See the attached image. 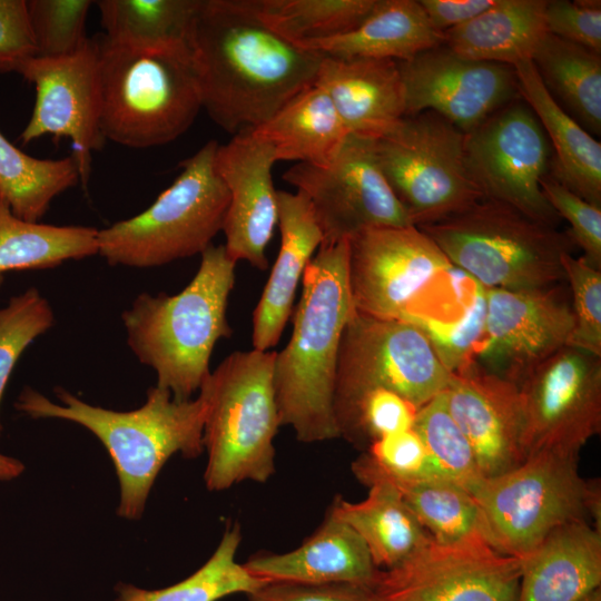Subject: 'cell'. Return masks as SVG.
<instances>
[{
  "mask_svg": "<svg viewBox=\"0 0 601 601\" xmlns=\"http://www.w3.org/2000/svg\"><path fill=\"white\" fill-rule=\"evenodd\" d=\"M188 49L203 109L234 136L313 86L323 58L268 28L254 0H199Z\"/></svg>",
  "mask_w": 601,
  "mask_h": 601,
  "instance_id": "cell-1",
  "label": "cell"
},
{
  "mask_svg": "<svg viewBox=\"0 0 601 601\" xmlns=\"http://www.w3.org/2000/svg\"><path fill=\"white\" fill-rule=\"evenodd\" d=\"M348 240L321 246L305 268L293 333L276 352L273 382L280 424L303 443L339 437L333 400L339 342L353 304Z\"/></svg>",
  "mask_w": 601,
  "mask_h": 601,
  "instance_id": "cell-2",
  "label": "cell"
},
{
  "mask_svg": "<svg viewBox=\"0 0 601 601\" xmlns=\"http://www.w3.org/2000/svg\"><path fill=\"white\" fill-rule=\"evenodd\" d=\"M55 394L61 404L26 387L16 407L33 418L75 422L100 440L118 475L117 513L121 518L141 516L150 489L171 455L194 459L205 450L206 400L201 393L195 400L178 401L169 391L154 386L147 391L146 402L128 412L90 405L62 387H56Z\"/></svg>",
  "mask_w": 601,
  "mask_h": 601,
  "instance_id": "cell-3",
  "label": "cell"
},
{
  "mask_svg": "<svg viewBox=\"0 0 601 601\" xmlns=\"http://www.w3.org/2000/svg\"><path fill=\"white\" fill-rule=\"evenodd\" d=\"M190 283L178 294H139L122 312L127 344L156 373V386L190 400L210 375L216 343L231 336L226 317L236 263L210 245Z\"/></svg>",
  "mask_w": 601,
  "mask_h": 601,
  "instance_id": "cell-4",
  "label": "cell"
},
{
  "mask_svg": "<svg viewBox=\"0 0 601 601\" xmlns=\"http://www.w3.org/2000/svg\"><path fill=\"white\" fill-rule=\"evenodd\" d=\"M449 262L485 288L534 289L565 279L561 258L569 234L490 198L416 226Z\"/></svg>",
  "mask_w": 601,
  "mask_h": 601,
  "instance_id": "cell-5",
  "label": "cell"
},
{
  "mask_svg": "<svg viewBox=\"0 0 601 601\" xmlns=\"http://www.w3.org/2000/svg\"><path fill=\"white\" fill-rule=\"evenodd\" d=\"M276 352L237 351L201 385L206 400L204 474L209 491L244 481L265 483L275 473L274 439L282 426L273 372Z\"/></svg>",
  "mask_w": 601,
  "mask_h": 601,
  "instance_id": "cell-6",
  "label": "cell"
},
{
  "mask_svg": "<svg viewBox=\"0 0 601 601\" xmlns=\"http://www.w3.org/2000/svg\"><path fill=\"white\" fill-rule=\"evenodd\" d=\"M100 129L129 148L166 145L201 107L189 50H148L99 41Z\"/></svg>",
  "mask_w": 601,
  "mask_h": 601,
  "instance_id": "cell-7",
  "label": "cell"
},
{
  "mask_svg": "<svg viewBox=\"0 0 601 601\" xmlns=\"http://www.w3.org/2000/svg\"><path fill=\"white\" fill-rule=\"evenodd\" d=\"M485 541L496 552L521 559L554 529L585 520L601 530L599 480H585L578 456L538 453L516 467L479 481L470 491Z\"/></svg>",
  "mask_w": 601,
  "mask_h": 601,
  "instance_id": "cell-8",
  "label": "cell"
},
{
  "mask_svg": "<svg viewBox=\"0 0 601 601\" xmlns=\"http://www.w3.org/2000/svg\"><path fill=\"white\" fill-rule=\"evenodd\" d=\"M207 141L140 214L98 229V254L111 266L149 268L203 254L223 229L228 190Z\"/></svg>",
  "mask_w": 601,
  "mask_h": 601,
  "instance_id": "cell-9",
  "label": "cell"
},
{
  "mask_svg": "<svg viewBox=\"0 0 601 601\" xmlns=\"http://www.w3.org/2000/svg\"><path fill=\"white\" fill-rule=\"evenodd\" d=\"M464 138L465 132L426 110L403 117L371 139L377 164L414 226L445 218L483 198L466 167Z\"/></svg>",
  "mask_w": 601,
  "mask_h": 601,
  "instance_id": "cell-10",
  "label": "cell"
},
{
  "mask_svg": "<svg viewBox=\"0 0 601 601\" xmlns=\"http://www.w3.org/2000/svg\"><path fill=\"white\" fill-rule=\"evenodd\" d=\"M451 375L416 325L353 309L339 342L333 410L374 388L420 408L446 388Z\"/></svg>",
  "mask_w": 601,
  "mask_h": 601,
  "instance_id": "cell-11",
  "label": "cell"
},
{
  "mask_svg": "<svg viewBox=\"0 0 601 601\" xmlns=\"http://www.w3.org/2000/svg\"><path fill=\"white\" fill-rule=\"evenodd\" d=\"M525 459L579 456L601 431V356L564 346L516 380Z\"/></svg>",
  "mask_w": 601,
  "mask_h": 601,
  "instance_id": "cell-12",
  "label": "cell"
},
{
  "mask_svg": "<svg viewBox=\"0 0 601 601\" xmlns=\"http://www.w3.org/2000/svg\"><path fill=\"white\" fill-rule=\"evenodd\" d=\"M464 152L471 178L484 198L505 203L558 227L560 217L540 186L550 169L549 139L521 97L466 132Z\"/></svg>",
  "mask_w": 601,
  "mask_h": 601,
  "instance_id": "cell-13",
  "label": "cell"
},
{
  "mask_svg": "<svg viewBox=\"0 0 601 601\" xmlns=\"http://www.w3.org/2000/svg\"><path fill=\"white\" fill-rule=\"evenodd\" d=\"M283 179L311 201L323 233L321 246L366 229L414 226L381 170L371 139L349 134L328 164L294 165Z\"/></svg>",
  "mask_w": 601,
  "mask_h": 601,
  "instance_id": "cell-14",
  "label": "cell"
},
{
  "mask_svg": "<svg viewBox=\"0 0 601 601\" xmlns=\"http://www.w3.org/2000/svg\"><path fill=\"white\" fill-rule=\"evenodd\" d=\"M452 267L416 226L359 231L348 239L353 308L377 318L405 321L420 295Z\"/></svg>",
  "mask_w": 601,
  "mask_h": 601,
  "instance_id": "cell-15",
  "label": "cell"
},
{
  "mask_svg": "<svg viewBox=\"0 0 601 601\" xmlns=\"http://www.w3.org/2000/svg\"><path fill=\"white\" fill-rule=\"evenodd\" d=\"M99 41L88 39L73 55L60 58L32 57L18 72L36 88L29 121L19 138L29 144L46 135L68 138L80 181L87 185L92 151L105 138L100 129Z\"/></svg>",
  "mask_w": 601,
  "mask_h": 601,
  "instance_id": "cell-16",
  "label": "cell"
},
{
  "mask_svg": "<svg viewBox=\"0 0 601 601\" xmlns=\"http://www.w3.org/2000/svg\"><path fill=\"white\" fill-rule=\"evenodd\" d=\"M520 573V559L484 541H433L405 563L380 569L371 589L378 601H515Z\"/></svg>",
  "mask_w": 601,
  "mask_h": 601,
  "instance_id": "cell-17",
  "label": "cell"
},
{
  "mask_svg": "<svg viewBox=\"0 0 601 601\" xmlns=\"http://www.w3.org/2000/svg\"><path fill=\"white\" fill-rule=\"evenodd\" d=\"M406 115L434 111L469 132L508 102L520 98L514 68L473 60L445 45L397 61Z\"/></svg>",
  "mask_w": 601,
  "mask_h": 601,
  "instance_id": "cell-18",
  "label": "cell"
},
{
  "mask_svg": "<svg viewBox=\"0 0 601 601\" xmlns=\"http://www.w3.org/2000/svg\"><path fill=\"white\" fill-rule=\"evenodd\" d=\"M562 290L559 284L485 288V325L475 349L485 370L515 383L528 368L569 346L574 316Z\"/></svg>",
  "mask_w": 601,
  "mask_h": 601,
  "instance_id": "cell-19",
  "label": "cell"
},
{
  "mask_svg": "<svg viewBox=\"0 0 601 601\" xmlns=\"http://www.w3.org/2000/svg\"><path fill=\"white\" fill-rule=\"evenodd\" d=\"M276 161L273 147L250 132L218 144L215 154L216 170L229 195L221 229L226 253L235 263L246 260L260 270L268 267L266 249L278 224L272 177Z\"/></svg>",
  "mask_w": 601,
  "mask_h": 601,
  "instance_id": "cell-20",
  "label": "cell"
},
{
  "mask_svg": "<svg viewBox=\"0 0 601 601\" xmlns=\"http://www.w3.org/2000/svg\"><path fill=\"white\" fill-rule=\"evenodd\" d=\"M444 394L483 479L505 473L525 460L521 400L513 381L471 362L452 373Z\"/></svg>",
  "mask_w": 601,
  "mask_h": 601,
  "instance_id": "cell-21",
  "label": "cell"
},
{
  "mask_svg": "<svg viewBox=\"0 0 601 601\" xmlns=\"http://www.w3.org/2000/svg\"><path fill=\"white\" fill-rule=\"evenodd\" d=\"M314 85L351 135L376 139L406 115L404 85L392 59L323 56Z\"/></svg>",
  "mask_w": 601,
  "mask_h": 601,
  "instance_id": "cell-22",
  "label": "cell"
},
{
  "mask_svg": "<svg viewBox=\"0 0 601 601\" xmlns=\"http://www.w3.org/2000/svg\"><path fill=\"white\" fill-rule=\"evenodd\" d=\"M266 582L305 584L349 583L371 588L380 569L362 538L329 508L298 548L285 553H259L243 563Z\"/></svg>",
  "mask_w": 601,
  "mask_h": 601,
  "instance_id": "cell-23",
  "label": "cell"
},
{
  "mask_svg": "<svg viewBox=\"0 0 601 601\" xmlns=\"http://www.w3.org/2000/svg\"><path fill=\"white\" fill-rule=\"evenodd\" d=\"M280 245L277 258L253 313L254 349L277 345L292 315L297 286L323 233L308 198L296 190H277Z\"/></svg>",
  "mask_w": 601,
  "mask_h": 601,
  "instance_id": "cell-24",
  "label": "cell"
},
{
  "mask_svg": "<svg viewBox=\"0 0 601 601\" xmlns=\"http://www.w3.org/2000/svg\"><path fill=\"white\" fill-rule=\"evenodd\" d=\"M520 561L515 601H581L601 585V530L585 520L565 523Z\"/></svg>",
  "mask_w": 601,
  "mask_h": 601,
  "instance_id": "cell-25",
  "label": "cell"
},
{
  "mask_svg": "<svg viewBox=\"0 0 601 601\" xmlns=\"http://www.w3.org/2000/svg\"><path fill=\"white\" fill-rule=\"evenodd\" d=\"M521 98L539 119L554 156L549 174L585 201L601 207V144L550 96L532 61L514 67Z\"/></svg>",
  "mask_w": 601,
  "mask_h": 601,
  "instance_id": "cell-26",
  "label": "cell"
},
{
  "mask_svg": "<svg viewBox=\"0 0 601 601\" xmlns=\"http://www.w3.org/2000/svg\"><path fill=\"white\" fill-rule=\"evenodd\" d=\"M417 0H376L364 20L351 31L299 47L341 58L405 61L443 45Z\"/></svg>",
  "mask_w": 601,
  "mask_h": 601,
  "instance_id": "cell-27",
  "label": "cell"
},
{
  "mask_svg": "<svg viewBox=\"0 0 601 601\" xmlns=\"http://www.w3.org/2000/svg\"><path fill=\"white\" fill-rule=\"evenodd\" d=\"M546 0H496L469 22L444 32L453 52L473 60L514 67L532 57L546 35Z\"/></svg>",
  "mask_w": 601,
  "mask_h": 601,
  "instance_id": "cell-28",
  "label": "cell"
},
{
  "mask_svg": "<svg viewBox=\"0 0 601 601\" xmlns=\"http://www.w3.org/2000/svg\"><path fill=\"white\" fill-rule=\"evenodd\" d=\"M366 486L363 501L337 496L331 509L362 538L376 568H396L433 542L392 485L373 481Z\"/></svg>",
  "mask_w": 601,
  "mask_h": 601,
  "instance_id": "cell-29",
  "label": "cell"
},
{
  "mask_svg": "<svg viewBox=\"0 0 601 601\" xmlns=\"http://www.w3.org/2000/svg\"><path fill=\"white\" fill-rule=\"evenodd\" d=\"M248 132L269 144L277 161L314 166L328 164L349 135L329 98L315 85Z\"/></svg>",
  "mask_w": 601,
  "mask_h": 601,
  "instance_id": "cell-30",
  "label": "cell"
},
{
  "mask_svg": "<svg viewBox=\"0 0 601 601\" xmlns=\"http://www.w3.org/2000/svg\"><path fill=\"white\" fill-rule=\"evenodd\" d=\"M352 471L364 485L373 481L392 485L435 543L457 545L486 542L479 506L471 493L461 485L442 477L416 481L392 479L376 471L364 454L353 462Z\"/></svg>",
  "mask_w": 601,
  "mask_h": 601,
  "instance_id": "cell-31",
  "label": "cell"
},
{
  "mask_svg": "<svg viewBox=\"0 0 601 601\" xmlns=\"http://www.w3.org/2000/svg\"><path fill=\"white\" fill-rule=\"evenodd\" d=\"M531 61L555 102L589 134L600 136L601 53L546 32Z\"/></svg>",
  "mask_w": 601,
  "mask_h": 601,
  "instance_id": "cell-32",
  "label": "cell"
},
{
  "mask_svg": "<svg viewBox=\"0 0 601 601\" xmlns=\"http://www.w3.org/2000/svg\"><path fill=\"white\" fill-rule=\"evenodd\" d=\"M110 43L148 50H189L199 0L95 1Z\"/></svg>",
  "mask_w": 601,
  "mask_h": 601,
  "instance_id": "cell-33",
  "label": "cell"
},
{
  "mask_svg": "<svg viewBox=\"0 0 601 601\" xmlns=\"http://www.w3.org/2000/svg\"><path fill=\"white\" fill-rule=\"evenodd\" d=\"M98 229L56 226L17 217L0 196V275L47 269L98 254Z\"/></svg>",
  "mask_w": 601,
  "mask_h": 601,
  "instance_id": "cell-34",
  "label": "cell"
},
{
  "mask_svg": "<svg viewBox=\"0 0 601 601\" xmlns=\"http://www.w3.org/2000/svg\"><path fill=\"white\" fill-rule=\"evenodd\" d=\"M80 180L72 156L60 159L32 157L0 131V196L11 211L28 221H40L51 201Z\"/></svg>",
  "mask_w": 601,
  "mask_h": 601,
  "instance_id": "cell-35",
  "label": "cell"
},
{
  "mask_svg": "<svg viewBox=\"0 0 601 601\" xmlns=\"http://www.w3.org/2000/svg\"><path fill=\"white\" fill-rule=\"evenodd\" d=\"M242 541L239 524L227 526L213 555L183 581L157 590L119 584L115 601H218L231 594H250L265 583L236 561Z\"/></svg>",
  "mask_w": 601,
  "mask_h": 601,
  "instance_id": "cell-36",
  "label": "cell"
},
{
  "mask_svg": "<svg viewBox=\"0 0 601 601\" xmlns=\"http://www.w3.org/2000/svg\"><path fill=\"white\" fill-rule=\"evenodd\" d=\"M376 0H254L258 17L274 32L302 46L357 27Z\"/></svg>",
  "mask_w": 601,
  "mask_h": 601,
  "instance_id": "cell-37",
  "label": "cell"
},
{
  "mask_svg": "<svg viewBox=\"0 0 601 601\" xmlns=\"http://www.w3.org/2000/svg\"><path fill=\"white\" fill-rule=\"evenodd\" d=\"M413 428L442 477L466 491L483 479L467 439L447 410L444 391L417 410Z\"/></svg>",
  "mask_w": 601,
  "mask_h": 601,
  "instance_id": "cell-38",
  "label": "cell"
},
{
  "mask_svg": "<svg viewBox=\"0 0 601 601\" xmlns=\"http://www.w3.org/2000/svg\"><path fill=\"white\" fill-rule=\"evenodd\" d=\"M417 407L397 393L374 388L334 407L339 437L367 449L376 440L413 427Z\"/></svg>",
  "mask_w": 601,
  "mask_h": 601,
  "instance_id": "cell-39",
  "label": "cell"
},
{
  "mask_svg": "<svg viewBox=\"0 0 601 601\" xmlns=\"http://www.w3.org/2000/svg\"><path fill=\"white\" fill-rule=\"evenodd\" d=\"M473 282L474 289L457 319H441L415 313L405 322L416 325L427 337L436 356L454 373L471 363L484 331L486 316L485 287Z\"/></svg>",
  "mask_w": 601,
  "mask_h": 601,
  "instance_id": "cell-40",
  "label": "cell"
},
{
  "mask_svg": "<svg viewBox=\"0 0 601 601\" xmlns=\"http://www.w3.org/2000/svg\"><path fill=\"white\" fill-rule=\"evenodd\" d=\"M53 322L49 300L36 287L12 296L0 307V405L19 357L36 338L51 328Z\"/></svg>",
  "mask_w": 601,
  "mask_h": 601,
  "instance_id": "cell-41",
  "label": "cell"
},
{
  "mask_svg": "<svg viewBox=\"0 0 601 601\" xmlns=\"http://www.w3.org/2000/svg\"><path fill=\"white\" fill-rule=\"evenodd\" d=\"M91 0H27L36 57L60 58L80 50L87 40Z\"/></svg>",
  "mask_w": 601,
  "mask_h": 601,
  "instance_id": "cell-42",
  "label": "cell"
},
{
  "mask_svg": "<svg viewBox=\"0 0 601 601\" xmlns=\"http://www.w3.org/2000/svg\"><path fill=\"white\" fill-rule=\"evenodd\" d=\"M561 262L574 316L569 346L601 356V269L571 253L563 254Z\"/></svg>",
  "mask_w": 601,
  "mask_h": 601,
  "instance_id": "cell-43",
  "label": "cell"
},
{
  "mask_svg": "<svg viewBox=\"0 0 601 601\" xmlns=\"http://www.w3.org/2000/svg\"><path fill=\"white\" fill-rule=\"evenodd\" d=\"M363 454L376 471L392 479L416 481L442 477L413 427L376 440Z\"/></svg>",
  "mask_w": 601,
  "mask_h": 601,
  "instance_id": "cell-44",
  "label": "cell"
},
{
  "mask_svg": "<svg viewBox=\"0 0 601 601\" xmlns=\"http://www.w3.org/2000/svg\"><path fill=\"white\" fill-rule=\"evenodd\" d=\"M540 186L558 216L570 223L569 235L583 250L584 259L601 269V207L580 198L549 174L542 178Z\"/></svg>",
  "mask_w": 601,
  "mask_h": 601,
  "instance_id": "cell-45",
  "label": "cell"
},
{
  "mask_svg": "<svg viewBox=\"0 0 601 601\" xmlns=\"http://www.w3.org/2000/svg\"><path fill=\"white\" fill-rule=\"evenodd\" d=\"M546 31L601 53L600 0H546Z\"/></svg>",
  "mask_w": 601,
  "mask_h": 601,
  "instance_id": "cell-46",
  "label": "cell"
},
{
  "mask_svg": "<svg viewBox=\"0 0 601 601\" xmlns=\"http://www.w3.org/2000/svg\"><path fill=\"white\" fill-rule=\"evenodd\" d=\"M35 56L27 0H0V73L18 72Z\"/></svg>",
  "mask_w": 601,
  "mask_h": 601,
  "instance_id": "cell-47",
  "label": "cell"
},
{
  "mask_svg": "<svg viewBox=\"0 0 601 601\" xmlns=\"http://www.w3.org/2000/svg\"><path fill=\"white\" fill-rule=\"evenodd\" d=\"M247 597L248 601H378L371 588L349 583L267 582Z\"/></svg>",
  "mask_w": 601,
  "mask_h": 601,
  "instance_id": "cell-48",
  "label": "cell"
},
{
  "mask_svg": "<svg viewBox=\"0 0 601 601\" xmlns=\"http://www.w3.org/2000/svg\"><path fill=\"white\" fill-rule=\"evenodd\" d=\"M496 0H420L430 22L445 32L474 19Z\"/></svg>",
  "mask_w": 601,
  "mask_h": 601,
  "instance_id": "cell-49",
  "label": "cell"
},
{
  "mask_svg": "<svg viewBox=\"0 0 601 601\" xmlns=\"http://www.w3.org/2000/svg\"><path fill=\"white\" fill-rule=\"evenodd\" d=\"M24 471V465L17 459L0 453V481H10Z\"/></svg>",
  "mask_w": 601,
  "mask_h": 601,
  "instance_id": "cell-50",
  "label": "cell"
},
{
  "mask_svg": "<svg viewBox=\"0 0 601 601\" xmlns=\"http://www.w3.org/2000/svg\"><path fill=\"white\" fill-rule=\"evenodd\" d=\"M581 601H601V589H597L590 594H588L585 598H583Z\"/></svg>",
  "mask_w": 601,
  "mask_h": 601,
  "instance_id": "cell-51",
  "label": "cell"
},
{
  "mask_svg": "<svg viewBox=\"0 0 601 601\" xmlns=\"http://www.w3.org/2000/svg\"><path fill=\"white\" fill-rule=\"evenodd\" d=\"M2 283H3V276L0 275V287L2 285Z\"/></svg>",
  "mask_w": 601,
  "mask_h": 601,
  "instance_id": "cell-52",
  "label": "cell"
}]
</instances>
